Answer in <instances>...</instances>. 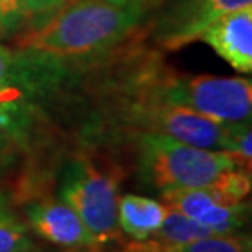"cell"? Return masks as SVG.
Listing matches in <instances>:
<instances>
[{
    "instance_id": "cell-1",
    "label": "cell",
    "mask_w": 252,
    "mask_h": 252,
    "mask_svg": "<svg viewBox=\"0 0 252 252\" xmlns=\"http://www.w3.org/2000/svg\"><path fill=\"white\" fill-rule=\"evenodd\" d=\"M151 8L146 0H74L17 39V48L59 59L107 51L131 36Z\"/></svg>"
},
{
    "instance_id": "cell-2",
    "label": "cell",
    "mask_w": 252,
    "mask_h": 252,
    "mask_svg": "<svg viewBox=\"0 0 252 252\" xmlns=\"http://www.w3.org/2000/svg\"><path fill=\"white\" fill-rule=\"evenodd\" d=\"M134 144L139 170L160 191L210 187L226 172L239 167L224 151L195 148L151 131H138Z\"/></svg>"
},
{
    "instance_id": "cell-3",
    "label": "cell",
    "mask_w": 252,
    "mask_h": 252,
    "mask_svg": "<svg viewBox=\"0 0 252 252\" xmlns=\"http://www.w3.org/2000/svg\"><path fill=\"white\" fill-rule=\"evenodd\" d=\"M136 95L185 107L218 123H246L251 120L252 82L249 79L154 74L151 79L141 80Z\"/></svg>"
},
{
    "instance_id": "cell-4",
    "label": "cell",
    "mask_w": 252,
    "mask_h": 252,
    "mask_svg": "<svg viewBox=\"0 0 252 252\" xmlns=\"http://www.w3.org/2000/svg\"><path fill=\"white\" fill-rule=\"evenodd\" d=\"M118 187L117 170L103 169L87 154L70 160L63 172L61 200L77 213L98 246L123 241L118 226Z\"/></svg>"
},
{
    "instance_id": "cell-5",
    "label": "cell",
    "mask_w": 252,
    "mask_h": 252,
    "mask_svg": "<svg viewBox=\"0 0 252 252\" xmlns=\"http://www.w3.org/2000/svg\"><path fill=\"white\" fill-rule=\"evenodd\" d=\"M125 118L141 131L165 134L180 143L213 151H223L229 129V125L218 123L193 110L139 95L126 105Z\"/></svg>"
},
{
    "instance_id": "cell-6",
    "label": "cell",
    "mask_w": 252,
    "mask_h": 252,
    "mask_svg": "<svg viewBox=\"0 0 252 252\" xmlns=\"http://www.w3.org/2000/svg\"><path fill=\"white\" fill-rule=\"evenodd\" d=\"M244 7L252 0H172L156 20L153 38L165 51H177L198 41L215 20Z\"/></svg>"
},
{
    "instance_id": "cell-7",
    "label": "cell",
    "mask_w": 252,
    "mask_h": 252,
    "mask_svg": "<svg viewBox=\"0 0 252 252\" xmlns=\"http://www.w3.org/2000/svg\"><path fill=\"white\" fill-rule=\"evenodd\" d=\"M165 206L180 211L216 234L238 233L244 226L246 205L234 203L210 185L193 189H167L160 191Z\"/></svg>"
},
{
    "instance_id": "cell-8",
    "label": "cell",
    "mask_w": 252,
    "mask_h": 252,
    "mask_svg": "<svg viewBox=\"0 0 252 252\" xmlns=\"http://www.w3.org/2000/svg\"><path fill=\"white\" fill-rule=\"evenodd\" d=\"M25 216L34 234L61 249L95 251L100 248L77 213L63 200H36L27 206Z\"/></svg>"
},
{
    "instance_id": "cell-9",
    "label": "cell",
    "mask_w": 252,
    "mask_h": 252,
    "mask_svg": "<svg viewBox=\"0 0 252 252\" xmlns=\"http://www.w3.org/2000/svg\"><path fill=\"white\" fill-rule=\"evenodd\" d=\"M198 41L210 44L216 54L243 74L252 70V7L233 10L215 20Z\"/></svg>"
},
{
    "instance_id": "cell-10",
    "label": "cell",
    "mask_w": 252,
    "mask_h": 252,
    "mask_svg": "<svg viewBox=\"0 0 252 252\" xmlns=\"http://www.w3.org/2000/svg\"><path fill=\"white\" fill-rule=\"evenodd\" d=\"M167 206L162 201L139 195H123L118 200L120 231L133 241L149 239L162 226Z\"/></svg>"
},
{
    "instance_id": "cell-11",
    "label": "cell",
    "mask_w": 252,
    "mask_h": 252,
    "mask_svg": "<svg viewBox=\"0 0 252 252\" xmlns=\"http://www.w3.org/2000/svg\"><path fill=\"white\" fill-rule=\"evenodd\" d=\"M30 131V115L23 100L0 103V170L23 153Z\"/></svg>"
},
{
    "instance_id": "cell-12",
    "label": "cell",
    "mask_w": 252,
    "mask_h": 252,
    "mask_svg": "<svg viewBox=\"0 0 252 252\" xmlns=\"http://www.w3.org/2000/svg\"><path fill=\"white\" fill-rule=\"evenodd\" d=\"M211 234L216 233L205 228V226L195 223L193 220L187 218L180 211L172 210L167 206V215H165L164 223L153 238L170 246H185L193 243L196 239L208 238Z\"/></svg>"
},
{
    "instance_id": "cell-13",
    "label": "cell",
    "mask_w": 252,
    "mask_h": 252,
    "mask_svg": "<svg viewBox=\"0 0 252 252\" xmlns=\"http://www.w3.org/2000/svg\"><path fill=\"white\" fill-rule=\"evenodd\" d=\"M0 252H38L28 224L8 211L5 205L0 206Z\"/></svg>"
},
{
    "instance_id": "cell-14",
    "label": "cell",
    "mask_w": 252,
    "mask_h": 252,
    "mask_svg": "<svg viewBox=\"0 0 252 252\" xmlns=\"http://www.w3.org/2000/svg\"><path fill=\"white\" fill-rule=\"evenodd\" d=\"M182 252H252V248L248 236L231 233L211 234L208 238L196 239L182 246Z\"/></svg>"
},
{
    "instance_id": "cell-15",
    "label": "cell",
    "mask_w": 252,
    "mask_h": 252,
    "mask_svg": "<svg viewBox=\"0 0 252 252\" xmlns=\"http://www.w3.org/2000/svg\"><path fill=\"white\" fill-rule=\"evenodd\" d=\"M28 20L22 0H0V22L7 34L17 33Z\"/></svg>"
},
{
    "instance_id": "cell-16",
    "label": "cell",
    "mask_w": 252,
    "mask_h": 252,
    "mask_svg": "<svg viewBox=\"0 0 252 252\" xmlns=\"http://www.w3.org/2000/svg\"><path fill=\"white\" fill-rule=\"evenodd\" d=\"M22 2L28 18H38L41 20L39 23H43L74 0H22Z\"/></svg>"
},
{
    "instance_id": "cell-17",
    "label": "cell",
    "mask_w": 252,
    "mask_h": 252,
    "mask_svg": "<svg viewBox=\"0 0 252 252\" xmlns=\"http://www.w3.org/2000/svg\"><path fill=\"white\" fill-rule=\"evenodd\" d=\"M110 252H182V246H170L160 243L156 238H149L144 241H131V243H123L122 246Z\"/></svg>"
},
{
    "instance_id": "cell-18",
    "label": "cell",
    "mask_w": 252,
    "mask_h": 252,
    "mask_svg": "<svg viewBox=\"0 0 252 252\" xmlns=\"http://www.w3.org/2000/svg\"><path fill=\"white\" fill-rule=\"evenodd\" d=\"M105 2H110V3H115V5H125V3L134 2V0H105ZM146 2H149L151 5H153V2H151V0H146ZM153 7H154V5H153Z\"/></svg>"
},
{
    "instance_id": "cell-19",
    "label": "cell",
    "mask_w": 252,
    "mask_h": 252,
    "mask_svg": "<svg viewBox=\"0 0 252 252\" xmlns=\"http://www.w3.org/2000/svg\"><path fill=\"white\" fill-rule=\"evenodd\" d=\"M7 36V33H5V30H3V25H2V22H0V39L2 38H5Z\"/></svg>"
},
{
    "instance_id": "cell-20",
    "label": "cell",
    "mask_w": 252,
    "mask_h": 252,
    "mask_svg": "<svg viewBox=\"0 0 252 252\" xmlns=\"http://www.w3.org/2000/svg\"><path fill=\"white\" fill-rule=\"evenodd\" d=\"M3 205H5V198H3L2 195H0V206H3Z\"/></svg>"
},
{
    "instance_id": "cell-21",
    "label": "cell",
    "mask_w": 252,
    "mask_h": 252,
    "mask_svg": "<svg viewBox=\"0 0 252 252\" xmlns=\"http://www.w3.org/2000/svg\"><path fill=\"white\" fill-rule=\"evenodd\" d=\"M151 2H153V5H156V3H158V2H159V0H151Z\"/></svg>"
}]
</instances>
